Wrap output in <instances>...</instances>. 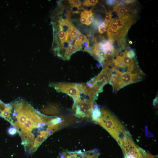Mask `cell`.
<instances>
[{
  "label": "cell",
  "instance_id": "1",
  "mask_svg": "<svg viewBox=\"0 0 158 158\" xmlns=\"http://www.w3.org/2000/svg\"><path fill=\"white\" fill-rule=\"evenodd\" d=\"M10 104L9 122L17 129L22 145L30 154L35 152L48 137L64 126L59 117L43 115L22 99L16 100Z\"/></svg>",
  "mask_w": 158,
  "mask_h": 158
},
{
  "label": "cell",
  "instance_id": "2",
  "mask_svg": "<svg viewBox=\"0 0 158 158\" xmlns=\"http://www.w3.org/2000/svg\"><path fill=\"white\" fill-rule=\"evenodd\" d=\"M100 114L95 121L107 130L118 143L126 131L124 126L109 110L100 109Z\"/></svg>",
  "mask_w": 158,
  "mask_h": 158
},
{
  "label": "cell",
  "instance_id": "3",
  "mask_svg": "<svg viewBox=\"0 0 158 158\" xmlns=\"http://www.w3.org/2000/svg\"><path fill=\"white\" fill-rule=\"evenodd\" d=\"M118 143L123 151L124 158H147V152L134 143L128 131L125 132Z\"/></svg>",
  "mask_w": 158,
  "mask_h": 158
},
{
  "label": "cell",
  "instance_id": "4",
  "mask_svg": "<svg viewBox=\"0 0 158 158\" xmlns=\"http://www.w3.org/2000/svg\"><path fill=\"white\" fill-rule=\"evenodd\" d=\"M49 86L54 88L58 92L67 94L72 98L74 102L80 99V83L66 82H52L49 83Z\"/></svg>",
  "mask_w": 158,
  "mask_h": 158
},
{
  "label": "cell",
  "instance_id": "5",
  "mask_svg": "<svg viewBox=\"0 0 158 158\" xmlns=\"http://www.w3.org/2000/svg\"><path fill=\"white\" fill-rule=\"evenodd\" d=\"M94 102L81 99L74 102L72 109L74 115L80 118H92L94 107Z\"/></svg>",
  "mask_w": 158,
  "mask_h": 158
},
{
  "label": "cell",
  "instance_id": "6",
  "mask_svg": "<svg viewBox=\"0 0 158 158\" xmlns=\"http://www.w3.org/2000/svg\"><path fill=\"white\" fill-rule=\"evenodd\" d=\"M84 152L81 150L74 151H64L61 152L59 155V158H83Z\"/></svg>",
  "mask_w": 158,
  "mask_h": 158
},
{
  "label": "cell",
  "instance_id": "7",
  "mask_svg": "<svg viewBox=\"0 0 158 158\" xmlns=\"http://www.w3.org/2000/svg\"><path fill=\"white\" fill-rule=\"evenodd\" d=\"M11 110L10 103L6 104L5 108L0 113V116L9 121L11 118Z\"/></svg>",
  "mask_w": 158,
  "mask_h": 158
},
{
  "label": "cell",
  "instance_id": "8",
  "mask_svg": "<svg viewBox=\"0 0 158 158\" xmlns=\"http://www.w3.org/2000/svg\"><path fill=\"white\" fill-rule=\"evenodd\" d=\"M100 155L97 150L94 149L84 152L83 158H98Z\"/></svg>",
  "mask_w": 158,
  "mask_h": 158
},
{
  "label": "cell",
  "instance_id": "9",
  "mask_svg": "<svg viewBox=\"0 0 158 158\" xmlns=\"http://www.w3.org/2000/svg\"><path fill=\"white\" fill-rule=\"evenodd\" d=\"M79 32L72 25L69 32L70 38L73 40H76Z\"/></svg>",
  "mask_w": 158,
  "mask_h": 158
},
{
  "label": "cell",
  "instance_id": "10",
  "mask_svg": "<svg viewBox=\"0 0 158 158\" xmlns=\"http://www.w3.org/2000/svg\"><path fill=\"white\" fill-rule=\"evenodd\" d=\"M92 9L88 11L84 9V11L82 12L80 14V19L86 21L87 18L89 16L93 15V13L91 11Z\"/></svg>",
  "mask_w": 158,
  "mask_h": 158
},
{
  "label": "cell",
  "instance_id": "11",
  "mask_svg": "<svg viewBox=\"0 0 158 158\" xmlns=\"http://www.w3.org/2000/svg\"><path fill=\"white\" fill-rule=\"evenodd\" d=\"M108 24L104 21L101 23L99 25L98 30L99 32L101 34H103L107 31V28Z\"/></svg>",
  "mask_w": 158,
  "mask_h": 158
},
{
  "label": "cell",
  "instance_id": "12",
  "mask_svg": "<svg viewBox=\"0 0 158 158\" xmlns=\"http://www.w3.org/2000/svg\"><path fill=\"white\" fill-rule=\"evenodd\" d=\"M77 40L81 45L83 44L84 43L87 42L88 40L85 35L80 32L79 33Z\"/></svg>",
  "mask_w": 158,
  "mask_h": 158
},
{
  "label": "cell",
  "instance_id": "13",
  "mask_svg": "<svg viewBox=\"0 0 158 158\" xmlns=\"http://www.w3.org/2000/svg\"><path fill=\"white\" fill-rule=\"evenodd\" d=\"M71 4V6L72 8H76L78 9L81 5V2L79 0H68Z\"/></svg>",
  "mask_w": 158,
  "mask_h": 158
},
{
  "label": "cell",
  "instance_id": "14",
  "mask_svg": "<svg viewBox=\"0 0 158 158\" xmlns=\"http://www.w3.org/2000/svg\"><path fill=\"white\" fill-rule=\"evenodd\" d=\"M97 0H86L84 1L83 3V4L86 6H95L97 3Z\"/></svg>",
  "mask_w": 158,
  "mask_h": 158
},
{
  "label": "cell",
  "instance_id": "15",
  "mask_svg": "<svg viewBox=\"0 0 158 158\" xmlns=\"http://www.w3.org/2000/svg\"><path fill=\"white\" fill-rule=\"evenodd\" d=\"M112 11H109L106 13L105 19L104 21L108 24L109 23L112 19Z\"/></svg>",
  "mask_w": 158,
  "mask_h": 158
},
{
  "label": "cell",
  "instance_id": "16",
  "mask_svg": "<svg viewBox=\"0 0 158 158\" xmlns=\"http://www.w3.org/2000/svg\"><path fill=\"white\" fill-rule=\"evenodd\" d=\"M8 133L11 135H14L18 133L16 128L13 126L10 127L8 129Z\"/></svg>",
  "mask_w": 158,
  "mask_h": 158
},
{
  "label": "cell",
  "instance_id": "17",
  "mask_svg": "<svg viewBox=\"0 0 158 158\" xmlns=\"http://www.w3.org/2000/svg\"><path fill=\"white\" fill-rule=\"evenodd\" d=\"M94 20V17L92 15L89 16L87 18L85 24L87 25H89L93 22Z\"/></svg>",
  "mask_w": 158,
  "mask_h": 158
},
{
  "label": "cell",
  "instance_id": "18",
  "mask_svg": "<svg viewBox=\"0 0 158 158\" xmlns=\"http://www.w3.org/2000/svg\"><path fill=\"white\" fill-rule=\"evenodd\" d=\"M123 2H124L126 4H130L133 3L136 1V0H122Z\"/></svg>",
  "mask_w": 158,
  "mask_h": 158
},
{
  "label": "cell",
  "instance_id": "19",
  "mask_svg": "<svg viewBox=\"0 0 158 158\" xmlns=\"http://www.w3.org/2000/svg\"><path fill=\"white\" fill-rule=\"evenodd\" d=\"M106 2L107 4L111 5H112L115 4L116 1L115 0H107Z\"/></svg>",
  "mask_w": 158,
  "mask_h": 158
},
{
  "label": "cell",
  "instance_id": "20",
  "mask_svg": "<svg viewBox=\"0 0 158 158\" xmlns=\"http://www.w3.org/2000/svg\"><path fill=\"white\" fill-rule=\"evenodd\" d=\"M147 158H156L155 156H153L148 152H147Z\"/></svg>",
  "mask_w": 158,
  "mask_h": 158
},
{
  "label": "cell",
  "instance_id": "21",
  "mask_svg": "<svg viewBox=\"0 0 158 158\" xmlns=\"http://www.w3.org/2000/svg\"><path fill=\"white\" fill-rule=\"evenodd\" d=\"M133 42L131 41H129V43L130 44H132Z\"/></svg>",
  "mask_w": 158,
  "mask_h": 158
}]
</instances>
